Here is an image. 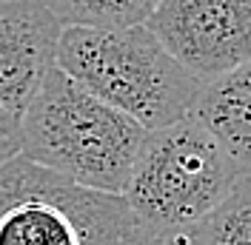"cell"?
<instances>
[{
	"instance_id": "obj_1",
	"label": "cell",
	"mask_w": 251,
	"mask_h": 245,
	"mask_svg": "<svg viewBox=\"0 0 251 245\" xmlns=\"http://www.w3.org/2000/svg\"><path fill=\"white\" fill-rule=\"evenodd\" d=\"M23 151L72 183L123 194L149 128L94 97L60 66L23 111Z\"/></svg>"
},
{
	"instance_id": "obj_8",
	"label": "cell",
	"mask_w": 251,
	"mask_h": 245,
	"mask_svg": "<svg viewBox=\"0 0 251 245\" xmlns=\"http://www.w3.org/2000/svg\"><path fill=\"white\" fill-rule=\"evenodd\" d=\"M177 245H251V177H240L231 194Z\"/></svg>"
},
{
	"instance_id": "obj_5",
	"label": "cell",
	"mask_w": 251,
	"mask_h": 245,
	"mask_svg": "<svg viewBox=\"0 0 251 245\" xmlns=\"http://www.w3.org/2000/svg\"><path fill=\"white\" fill-rule=\"evenodd\" d=\"M146 26L203 83L251 60V0H160Z\"/></svg>"
},
{
	"instance_id": "obj_4",
	"label": "cell",
	"mask_w": 251,
	"mask_h": 245,
	"mask_svg": "<svg viewBox=\"0 0 251 245\" xmlns=\"http://www.w3.org/2000/svg\"><path fill=\"white\" fill-rule=\"evenodd\" d=\"M137 225L123 194H103L17 154L0 166V245H111Z\"/></svg>"
},
{
	"instance_id": "obj_2",
	"label": "cell",
	"mask_w": 251,
	"mask_h": 245,
	"mask_svg": "<svg viewBox=\"0 0 251 245\" xmlns=\"http://www.w3.org/2000/svg\"><path fill=\"white\" fill-rule=\"evenodd\" d=\"M57 66L149 131L188 117L203 86L146 23L63 26Z\"/></svg>"
},
{
	"instance_id": "obj_11",
	"label": "cell",
	"mask_w": 251,
	"mask_h": 245,
	"mask_svg": "<svg viewBox=\"0 0 251 245\" xmlns=\"http://www.w3.org/2000/svg\"><path fill=\"white\" fill-rule=\"evenodd\" d=\"M111 245H177L174 240H163V237H157V234H151V231H146L137 222L131 231H126L123 237L117 240V243H111Z\"/></svg>"
},
{
	"instance_id": "obj_6",
	"label": "cell",
	"mask_w": 251,
	"mask_h": 245,
	"mask_svg": "<svg viewBox=\"0 0 251 245\" xmlns=\"http://www.w3.org/2000/svg\"><path fill=\"white\" fill-rule=\"evenodd\" d=\"M63 23L43 0H0V106L23 117L57 66Z\"/></svg>"
},
{
	"instance_id": "obj_9",
	"label": "cell",
	"mask_w": 251,
	"mask_h": 245,
	"mask_svg": "<svg viewBox=\"0 0 251 245\" xmlns=\"http://www.w3.org/2000/svg\"><path fill=\"white\" fill-rule=\"evenodd\" d=\"M63 26H140L154 15L160 0H43Z\"/></svg>"
},
{
	"instance_id": "obj_3",
	"label": "cell",
	"mask_w": 251,
	"mask_h": 245,
	"mask_svg": "<svg viewBox=\"0 0 251 245\" xmlns=\"http://www.w3.org/2000/svg\"><path fill=\"white\" fill-rule=\"evenodd\" d=\"M237 180L228 154L188 114L146 134L123 197L143 228L177 243L220 208Z\"/></svg>"
},
{
	"instance_id": "obj_7",
	"label": "cell",
	"mask_w": 251,
	"mask_h": 245,
	"mask_svg": "<svg viewBox=\"0 0 251 245\" xmlns=\"http://www.w3.org/2000/svg\"><path fill=\"white\" fill-rule=\"evenodd\" d=\"M191 117L220 143L240 177H251V60L205 80Z\"/></svg>"
},
{
	"instance_id": "obj_10",
	"label": "cell",
	"mask_w": 251,
	"mask_h": 245,
	"mask_svg": "<svg viewBox=\"0 0 251 245\" xmlns=\"http://www.w3.org/2000/svg\"><path fill=\"white\" fill-rule=\"evenodd\" d=\"M23 151V120L20 114L0 106V166Z\"/></svg>"
}]
</instances>
